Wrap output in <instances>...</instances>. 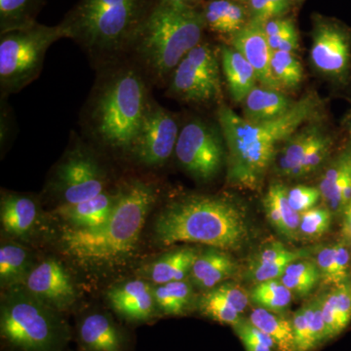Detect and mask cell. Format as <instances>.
Segmentation results:
<instances>
[{"label": "cell", "instance_id": "obj_1", "mask_svg": "<svg viewBox=\"0 0 351 351\" xmlns=\"http://www.w3.org/2000/svg\"><path fill=\"white\" fill-rule=\"evenodd\" d=\"M320 107L315 94L295 101L282 117L265 122H250L221 104L217 119L225 138L228 181L242 189L256 191L276 158L278 147L302 124L313 119Z\"/></svg>", "mask_w": 351, "mask_h": 351}, {"label": "cell", "instance_id": "obj_2", "mask_svg": "<svg viewBox=\"0 0 351 351\" xmlns=\"http://www.w3.org/2000/svg\"><path fill=\"white\" fill-rule=\"evenodd\" d=\"M159 195L156 182L138 178L122 182L108 221L95 230L66 228L60 240L62 250L88 269L120 267L137 250L145 221Z\"/></svg>", "mask_w": 351, "mask_h": 351}, {"label": "cell", "instance_id": "obj_3", "mask_svg": "<svg viewBox=\"0 0 351 351\" xmlns=\"http://www.w3.org/2000/svg\"><path fill=\"white\" fill-rule=\"evenodd\" d=\"M100 69L85 110V128L104 147L130 152L152 101V83L127 57Z\"/></svg>", "mask_w": 351, "mask_h": 351}, {"label": "cell", "instance_id": "obj_4", "mask_svg": "<svg viewBox=\"0 0 351 351\" xmlns=\"http://www.w3.org/2000/svg\"><path fill=\"white\" fill-rule=\"evenodd\" d=\"M246 212L226 195H186L157 215L154 237L161 246L199 243L223 251L239 250L249 239Z\"/></svg>", "mask_w": 351, "mask_h": 351}, {"label": "cell", "instance_id": "obj_5", "mask_svg": "<svg viewBox=\"0 0 351 351\" xmlns=\"http://www.w3.org/2000/svg\"><path fill=\"white\" fill-rule=\"evenodd\" d=\"M203 12L174 0H156L147 14L127 58L143 69L152 84H164L184 57L202 40Z\"/></svg>", "mask_w": 351, "mask_h": 351}, {"label": "cell", "instance_id": "obj_6", "mask_svg": "<svg viewBox=\"0 0 351 351\" xmlns=\"http://www.w3.org/2000/svg\"><path fill=\"white\" fill-rule=\"evenodd\" d=\"M154 0H80L62 23L68 38L105 68L124 59Z\"/></svg>", "mask_w": 351, "mask_h": 351}, {"label": "cell", "instance_id": "obj_7", "mask_svg": "<svg viewBox=\"0 0 351 351\" xmlns=\"http://www.w3.org/2000/svg\"><path fill=\"white\" fill-rule=\"evenodd\" d=\"M0 334L18 351H63L69 339L61 313L39 301L23 285L6 289L2 295Z\"/></svg>", "mask_w": 351, "mask_h": 351}, {"label": "cell", "instance_id": "obj_8", "mask_svg": "<svg viewBox=\"0 0 351 351\" xmlns=\"http://www.w3.org/2000/svg\"><path fill=\"white\" fill-rule=\"evenodd\" d=\"M68 38L61 25L36 24L27 29L1 34L0 38V89L3 97L24 89L43 71L46 52L53 43Z\"/></svg>", "mask_w": 351, "mask_h": 351}, {"label": "cell", "instance_id": "obj_9", "mask_svg": "<svg viewBox=\"0 0 351 351\" xmlns=\"http://www.w3.org/2000/svg\"><path fill=\"white\" fill-rule=\"evenodd\" d=\"M175 156L195 179L211 181L221 172L228 156L221 129L202 119L189 120L180 130Z\"/></svg>", "mask_w": 351, "mask_h": 351}, {"label": "cell", "instance_id": "obj_10", "mask_svg": "<svg viewBox=\"0 0 351 351\" xmlns=\"http://www.w3.org/2000/svg\"><path fill=\"white\" fill-rule=\"evenodd\" d=\"M50 186L60 205L76 204L108 191L107 173L93 152L76 144L58 164Z\"/></svg>", "mask_w": 351, "mask_h": 351}, {"label": "cell", "instance_id": "obj_11", "mask_svg": "<svg viewBox=\"0 0 351 351\" xmlns=\"http://www.w3.org/2000/svg\"><path fill=\"white\" fill-rule=\"evenodd\" d=\"M216 52L208 43L198 44L180 62L170 76L167 93L191 104H209L221 96V71Z\"/></svg>", "mask_w": 351, "mask_h": 351}, {"label": "cell", "instance_id": "obj_12", "mask_svg": "<svg viewBox=\"0 0 351 351\" xmlns=\"http://www.w3.org/2000/svg\"><path fill=\"white\" fill-rule=\"evenodd\" d=\"M311 61L320 75L339 85L351 75V29L343 23L319 17L314 22Z\"/></svg>", "mask_w": 351, "mask_h": 351}, {"label": "cell", "instance_id": "obj_13", "mask_svg": "<svg viewBox=\"0 0 351 351\" xmlns=\"http://www.w3.org/2000/svg\"><path fill=\"white\" fill-rule=\"evenodd\" d=\"M180 130L174 114L152 100L129 154L145 167H161L175 154Z\"/></svg>", "mask_w": 351, "mask_h": 351}, {"label": "cell", "instance_id": "obj_14", "mask_svg": "<svg viewBox=\"0 0 351 351\" xmlns=\"http://www.w3.org/2000/svg\"><path fill=\"white\" fill-rule=\"evenodd\" d=\"M22 285L29 294L59 313L68 311L76 301L73 279L56 258H46L34 265Z\"/></svg>", "mask_w": 351, "mask_h": 351}, {"label": "cell", "instance_id": "obj_15", "mask_svg": "<svg viewBox=\"0 0 351 351\" xmlns=\"http://www.w3.org/2000/svg\"><path fill=\"white\" fill-rule=\"evenodd\" d=\"M107 299L115 313L128 322H147L157 313L154 288L141 279L113 286L108 291Z\"/></svg>", "mask_w": 351, "mask_h": 351}, {"label": "cell", "instance_id": "obj_16", "mask_svg": "<svg viewBox=\"0 0 351 351\" xmlns=\"http://www.w3.org/2000/svg\"><path fill=\"white\" fill-rule=\"evenodd\" d=\"M232 46L243 55L255 69L262 86L279 89L271 71V55L263 24L249 19L241 29L232 36Z\"/></svg>", "mask_w": 351, "mask_h": 351}, {"label": "cell", "instance_id": "obj_17", "mask_svg": "<svg viewBox=\"0 0 351 351\" xmlns=\"http://www.w3.org/2000/svg\"><path fill=\"white\" fill-rule=\"evenodd\" d=\"M321 199L332 215L341 216L351 200V142L332 158L321 177Z\"/></svg>", "mask_w": 351, "mask_h": 351}, {"label": "cell", "instance_id": "obj_18", "mask_svg": "<svg viewBox=\"0 0 351 351\" xmlns=\"http://www.w3.org/2000/svg\"><path fill=\"white\" fill-rule=\"evenodd\" d=\"M77 337L84 351H125V337L110 315L87 314L77 327Z\"/></svg>", "mask_w": 351, "mask_h": 351}, {"label": "cell", "instance_id": "obj_19", "mask_svg": "<svg viewBox=\"0 0 351 351\" xmlns=\"http://www.w3.org/2000/svg\"><path fill=\"white\" fill-rule=\"evenodd\" d=\"M117 199V189L103 193L84 202L59 205L57 216L75 230H95L100 228L110 218Z\"/></svg>", "mask_w": 351, "mask_h": 351}, {"label": "cell", "instance_id": "obj_20", "mask_svg": "<svg viewBox=\"0 0 351 351\" xmlns=\"http://www.w3.org/2000/svg\"><path fill=\"white\" fill-rule=\"evenodd\" d=\"M38 205L36 199L17 193H2L0 219L2 230L16 239H25L36 226Z\"/></svg>", "mask_w": 351, "mask_h": 351}, {"label": "cell", "instance_id": "obj_21", "mask_svg": "<svg viewBox=\"0 0 351 351\" xmlns=\"http://www.w3.org/2000/svg\"><path fill=\"white\" fill-rule=\"evenodd\" d=\"M237 269V263L228 252L209 247L200 252L189 276L196 287L208 291L234 276Z\"/></svg>", "mask_w": 351, "mask_h": 351}, {"label": "cell", "instance_id": "obj_22", "mask_svg": "<svg viewBox=\"0 0 351 351\" xmlns=\"http://www.w3.org/2000/svg\"><path fill=\"white\" fill-rule=\"evenodd\" d=\"M306 250L291 251L283 244L274 242L258 252L249 265L247 276L253 282L280 279L291 263L308 257Z\"/></svg>", "mask_w": 351, "mask_h": 351}, {"label": "cell", "instance_id": "obj_23", "mask_svg": "<svg viewBox=\"0 0 351 351\" xmlns=\"http://www.w3.org/2000/svg\"><path fill=\"white\" fill-rule=\"evenodd\" d=\"M318 299L330 341L339 336L351 323V278L332 286Z\"/></svg>", "mask_w": 351, "mask_h": 351}, {"label": "cell", "instance_id": "obj_24", "mask_svg": "<svg viewBox=\"0 0 351 351\" xmlns=\"http://www.w3.org/2000/svg\"><path fill=\"white\" fill-rule=\"evenodd\" d=\"M281 90L256 86L242 101L245 119L250 122H265L282 117L294 105Z\"/></svg>", "mask_w": 351, "mask_h": 351}, {"label": "cell", "instance_id": "obj_25", "mask_svg": "<svg viewBox=\"0 0 351 351\" xmlns=\"http://www.w3.org/2000/svg\"><path fill=\"white\" fill-rule=\"evenodd\" d=\"M221 66L232 100L242 103L258 82L255 69L241 53L228 46L221 49Z\"/></svg>", "mask_w": 351, "mask_h": 351}, {"label": "cell", "instance_id": "obj_26", "mask_svg": "<svg viewBox=\"0 0 351 351\" xmlns=\"http://www.w3.org/2000/svg\"><path fill=\"white\" fill-rule=\"evenodd\" d=\"M324 130L325 127L313 123L300 128L288 138L276 154L278 172L285 177L295 179L302 159Z\"/></svg>", "mask_w": 351, "mask_h": 351}, {"label": "cell", "instance_id": "obj_27", "mask_svg": "<svg viewBox=\"0 0 351 351\" xmlns=\"http://www.w3.org/2000/svg\"><path fill=\"white\" fill-rule=\"evenodd\" d=\"M200 252L195 247H182L166 253L147 267V276L156 285L186 280Z\"/></svg>", "mask_w": 351, "mask_h": 351}, {"label": "cell", "instance_id": "obj_28", "mask_svg": "<svg viewBox=\"0 0 351 351\" xmlns=\"http://www.w3.org/2000/svg\"><path fill=\"white\" fill-rule=\"evenodd\" d=\"M154 295L157 311L164 315H184L197 304L193 285L186 280L157 285Z\"/></svg>", "mask_w": 351, "mask_h": 351}, {"label": "cell", "instance_id": "obj_29", "mask_svg": "<svg viewBox=\"0 0 351 351\" xmlns=\"http://www.w3.org/2000/svg\"><path fill=\"white\" fill-rule=\"evenodd\" d=\"M206 25L213 32L232 36L248 23L244 7L232 0H213L203 11Z\"/></svg>", "mask_w": 351, "mask_h": 351}, {"label": "cell", "instance_id": "obj_30", "mask_svg": "<svg viewBox=\"0 0 351 351\" xmlns=\"http://www.w3.org/2000/svg\"><path fill=\"white\" fill-rule=\"evenodd\" d=\"M29 251L16 243H5L0 248V283L2 289L22 285L34 269Z\"/></svg>", "mask_w": 351, "mask_h": 351}, {"label": "cell", "instance_id": "obj_31", "mask_svg": "<svg viewBox=\"0 0 351 351\" xmlns=\"http://www.w3.org/2000/svg\"><path fill=\"white\" fill-rule=\"evenodd\" d=\"M249 320L274 341L276 351H295L292 320L261 307L252 311Z\"/></svg>", "mask_w": 351, "mask_h": 351}, {"label": "cell", "instance_id": "obj_32", "mask_svg": "<svg viewBox=\"0 0 351 351\" xmlns=\"http://www.w3.org/2000/svg\"><path fill=\"white\" fill-rule=\"evenodd\" d=\"M43 0H0V29L6 32L36 25V16Z\"/></svg>", "mask_w": 351, "mask_h": 351}, {"label": "cell", "instance_id": "obj_33", "mask_svg": "<svg viewBox=\"0 0 351 351\" xmlns=\"http://www.w3.org/2000/svg\"><path fill=\"white\" fill-rule=\"evenodd\" d=\"M251 302L271 313H280L290 306L292 291L280 279L256 284L250 292Z\"/></svg>", "mask_w": 351, "mask_h": 351}, {"label": "cell", "instance_id": "obj_34", "mask_svg": "<svg viewBox=\"0 0 351 351\" xmlns=\"http://www.w3.org/2000/svg\"><path fill=\"white\" fill-rule=\"evenodd\" d=\"M271 71L279 89H294L304 80V68L294 53L274 51L271 55Z\"/></svg>", "mask_w": 351, "mask_h": 351}, {"label": "cell", "instance_id": "obj_35", "mask_svg": "<svg viewBox=\"0 0 351 351\" xmlns=\"http://www.w3.org/2000/svg\"><path fill=\"white\" fill-rule=\"evenodd\" d=\"M332 213L328 207H314L301 214L299 237L315 240L322 237L331 226Z\"/></svg>", "mask_w": 351, "mask_h": 351}, {"label": "cell", "instance_id": "obj_36", "mask_svg": "<svg viewBox=\"0 0 351 351\" xmlns=\"http://www.w3.org/2000/svg\"><path fill=\"white\" fill-rule=\"evenodd\" d=\"M295 351H313L317 348L313 327V304L298 309L292 318Z\"/></svg>", "mask_w": 351, "mask_h": 351}, {"label": "cell", "instance_id": "obj_37", "mask_svg": "<svg viewBox=\"0 0 351 351\" xmlns=\"http://www.w3.org/2000/svg\"><path fill=\"white\" fill-rule=\"evenodd\" d=\"M196 307L205 317L221 324L233 327L242 319L241 314L208 292H204V294L197 300Z\"/></svg>", "mask_w": 351, "mask_h": 351}, {"label": "cell", "instance_id": "obj_38", "mask_svg": "<svg viewBox=\"0 0 351 351\" xmlns=\"http://www.w3.org/2000/svg\"><path fill=\"white\" fill-rule=\"evenodd\" d=\"M246 351H274V341L249 319L241 320L232 327Z\"/></svg>", "mask_w": 351, "mask_h": 351}, {"label": "cell", "instance_id": "obj_39", "mask_svg": "<svg viewBox=\"0 0 351 351\" xmlns=\"http://www.w3.org/2000/svg\"><path fill=\"white\" fill-rule=\"evenodd\" d=\"M272 195L276 198L281 215H282L284 228H285L286 239L295 240L299 239V226L301 214L295 212L288 201V189L280 182L271 184L269 186Z\"/></svg>", "mask_w": 351, "mask_h": 351}, {"label": "cell", "instance_id": "obj_40", "mask_svg": "<svg viewBox=\"0 0 351 351\" xmlns=\"http://www.w3.org/2000/svg\"><path fill=\"white\" fill-rule=\"evenodd\" d=\"M205 292H208L217 299L226 302L240 314L244 313L245 309L248 307L251 302L250 294H248L242 286L237 283H221L217 287L205 291Z\"/></svg>", "mask_w": 351, "mask_h": 351}, {"label": "cell", "instance_id": "obj_41", "mask_svg": "<svg viewBox=\"0 0 351 351\" xmlns=\"http://www.w3.org/2000/svg\"><path fill=\"white\" fill-rule=\"evenodd\" d=\"M250 19L265 24L267 21L284 17L291 6V0H249Z\"/></svg>", "mask_w": 351, "mask_h": 351}, {"label": "cell", "instance_id": "obj_42", "mask_svg": "<svg viewBox=\"0 0 351 351\" xmlns=\"http://www.w3.org/2000/svg\"><path fill=\"white\" fill-rule=\"evenodd\" d=\"M317 265L320 271L321 281L325 285L335 286L345 282L339 274L336 243L321 249L317 255Z\"/></svg>", "mask_w": 351, "mask_h": 351}, {"label": "cell", "instance_id": "obj_43", "mask_svg": "<svg viewBox=\"0 0 351 351\" xmlns=\"http://www.w3.org/2000/svg\"><path fill=\"white\" fill-rule=\"evenodd\" d=\"M321 200L319 189L315 186H301L288 189V201L291 207L299 214L308 211Z\"/></svg>", "mask_w": 351, "mask_h": 351}, {"label": "cell", "instance_id": "obj_44", "mask_svg": "<svg viewBox=\"0 0 351 351\" xmlns=\"http://www.w3.org/2000/svg\"><path fill=\"white\" fill-rule=\"evenodd\" d=\"M267 40H269L271 52L283 51V52L295 53V51L299 48V34L295 29L294 22L291 23L280 34L267 38Z\"/></svg>", "mask_w": 351, "mask_h": 351}, {"label": "cell", "instance_id": "obj_45", "mask_svg": "<svg viewBox=\"0 0 351 351\" xmlns=\"http://www.w3.org/2000/svg\"><path fill=\"white\" fill-rule=\"evenodd\" d=\"M280 280L286 287L300 295H308L320 282L319 277H299L283 274Z\"/></svg>", "mask_w": 351, "mask_h": 351}, {"label": "cell", "instance_id": "obj_46", "mask_svg": "<svg viewBox=\"0 0 351 351\" xmlns=\"http://www.w3.org/2000/svg\"><path fill=\"white\" fill-rule=\"evenodd\" d=\"M263 208H265V215H267V218L269 219L270 225L276 228V232H278L284 237L285 228H284L282 215H281L280 209H279L276 198H274L269 189L267 193H265V198H263Z\"/></svg>", "mask_w": 351, "mask_h": 351}, {"label": "cell", "instance_id": "obj_47", "mask_svg": "<svg viewBox=\"0 0 351 351\" xmlns=\"http://www.w3.org/2000/svg\"><path fill=\"white\" fill-rule=\"evenodd\" d=\"M341 239L348 244H351V200L343 208L341 214Z\"/></svg>", "mask_w": 351, "mask_h": 351}, {"label": "cell", "instance_id": "obj_48", "mask_svg": "<svg viewBox=\"0 0 351 351\" xmlns=\"http://www.w3.org/2000/svg\"><path fill=\"white\" fill-rule=\"evenodd\" d=\"M350 136H351V122H350Z\"/></svg>", "mask_w": 351, "mask_h": 351}, {"label": "cell", "instance_id": "obj_49", "mask_svg": "<svg viewBox=\"0 0 351 351\" xmlns=\"http://www.w3.org/2000/svg\"><path fill=\"white\" fill-rule=\"evenodd\" d=\"M291 1H301V0H291Z\"/></svg>", "mask_w": 351, "mask_h": 351}, {"label": "cell", "instance_id": "obj_50", "mask_svg": "<svg viewBox=\"0 0 351 351\" xmlns=\"http://www.w3.org/2000/svg\"><path fill=\"white\" fill-rule=\"evenodd\" d=\"M193 1H195V0H189V3H191V2H193Z\"/></svg>", "mask_w": 351, "mask_h": 351}, {"label": "cell", "instance_id": "obj_51", "mask_svg": "<svg viewBox=\"0 0 351 351\" xmlns=\"http://www.w3.org/2000/svg\"><path fill=\"white\" fill-rule=\"evenodd\" d=\"M243 1H249V0H243Z\"/></svg>", "mask_w": 351, "mask_h": 351}, {"label": "cell", "instance_id": "obj_52", "mask_svg": "<svg viewBox=\"0 0 351 351\" xmlns=\"http://www.w3.org/2000/svg\"><path fill=\"white\" fill-rule=\"evenodd\" d=\"M350 252H351V244H350Z\"/></svg>", "mask_w": 351, "mask_h": 351}]
</instances>
